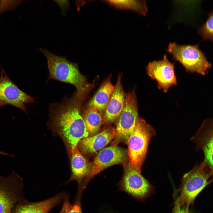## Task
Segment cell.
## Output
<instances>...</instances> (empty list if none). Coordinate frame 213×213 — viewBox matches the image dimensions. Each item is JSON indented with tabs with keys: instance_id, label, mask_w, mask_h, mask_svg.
Here are the masks:
<instances>
[{
	"instance_id": "obj_1",
	"label": "cell",
	"mask_w": 213,
	"mask_h": 213,
	"mask_svg": "<svg viewBox=\"0 0 213 213\" xmlns=\"http://www.w3.org/2000/svg\"><path fill=\"white\" fill-rule=\"evenodd\" d=\"M85 95L76 91L70 97L66 96L59 103L49 104L48 124L61 137L68 152L89 136L81 112Z\"/></svg>"
},
{
	"instance_id": "obj_2",
	"label": "cell",
	"mask_w": 213,
	"mask_h": 213,
	"mask_svg": "<svg viewBox=\"0 0 213 213\" xmlns=\"http://www.w3.org/2000/svg\"><path fill=\"white\" fill-rule=\"evenodd\" d=\"M40 50L46 57L49 71L48 79H53L74 85L77 92L86 94L91 85L80 72L77 64L65 57H60L45 49Z\"/></svg>"
},
{
	"instance_id": "obj_3",
	"label": "cell",
	"mask_w": 213,
	"mask_h": 213,
	"mask_svg": "<svg viewBox=\"0 0 213 213\" xmlns=\"http://www.w3.org/2000/svg\"><path fill=\"white\" fill-rule=\"evenodd\" d=\"M213 176L212 171L204 160L185 174L179 189L180 195L175 205L183 206L189 209L198 195L213 181V179L210 180Z\"/></svg>"
},
{
	"instance_id": "obj_4",
	"label": "cell",
	"mask_w": 213,
	"mask_h": 213,
	"mask_svg": "<svg viewBox=\"0 0 213 213\" xmlns=\"http://www.w3.org/2000/svg\"><path fill=\"white\" fill-rule=\"evenodd\" d=\"M155 133L151 126L139 117L135 128L126 142L128 164L140 172L146 156L149 141Z\"/></svg>"
},
{
	"instance_id": "obj_5",
	"label": "cell",
	"mask_w": 213,
	"mask_h": 213,
	"mask_svg": "<svg viewBox=\"0 0 213 213\" xmlns=\"http://www.w3.org/2000/svg\"><path fill=\"white\" fill-rule=\"evenodd\" d=\"M167 51L172 55L174 59L182 65L187 72L204 75L211 67V63L197 45H180L170 43Z\"/></svg>"
},
{
	"instance_id": "obj_6",
	"label": "cell",
	"mask_w": 213,
	"mask_h": 213,
	"mask_svg": "<svg viewBox=\"0 0 213 213\" xmlns=\"http://www.w3.org/2000/svg\"><path fill=\"white\" fill-rule=\"evenodd\" d=\"M25 199L19 175L13 171L7 176H0V213H12L15 205Z\"/></svg>"
},
{
	"instance_id": "obj_7",
	"label": "cell",
	"mask_w": 213,
	"mask_h": 213,
	"mask_svg": "<svg viewBox=\"0 0 213 213\" xmlns=\"http://www.w3.org/2000/svg\"><path fill=\"white\" fill-rule=\"evenodd\" d=\"M138 117L137 101L134 90L126 94L125 105L115 129L114 145L121 141L126 142L135 128Z\"/></svg>"
},
{
	"instance_id": "obj_8",
	"label": "cell",
	"mask_w": 213,
	"mask_h": 213,
	"mask_svg": "<svg viewBox=\"0 0 213 213\" xmlns=\"http://www.w3.org/2000/svg\"><path fill=\"white\" fill-rule=\"evenodd\" d=\"M35 102L34 98L20 90L2 69L0 76V108L11 105L26 112L25 104Z\"/></svg>"
},
{
	"instance_id": "obj_9",
	"label": "cell",
	"mask_w": 213,
	"mask_h": 213,
	"mask_svg": "<svg viewBox=\"0 0 213 213\" xmlns=\"http://www.w3.org/2000/svg\"><path fill=\"white\" fill-rule=\"evenodd\" d=\"M127 156V152L116 145L104 147L100 150L91 164L90 172L83 181L82 189L85 188L88 180L101 171L112 165L124 163Z\"/></svg>"
},
{
	"instance_id": "obj_10",
	"label": "cell",
	"mask_w": 213,
	"mask_h": 213,
	"mask_svg": "<svg viewBox=\"0 0 213 213\" xmlns=\"http://www.w3.org/2000/svg\"><path fill=\"white\" fill-rule=\"evenodd\" d=\"M146 69L149 76L157 81L158 88L164 93L167 92L171 86L177 84L174 64L169 61L166 54L161 60L149 62Z\"/></svg>"
},
{
	"instance_id": "obj_11",
	"label": "cell",
	"mask_w": 213,
	"mask_h": 213,
	"mask_svg": "<svg viewBox=\"0 0 213 213\" xmlns=\"http://www.w3.org/2000/svg\"><path fill=\"white\" fill-rule=\"evenodd\" d=\"M120 189L138 199H143L150 193L151 185L139 172L128 164L120 184Z\"/></svg>"
},
{
	"instance_id": "obj_12",
	"label": "cell",
	"mask_w": 213,
	"mask_h": 213,
	"mask_svg": "<svg viewBox=\"0 0 213 213\" xmlns=\"http://www.w3.org/2000/svg\"><path fill=\"white\" fill-rule=\"evenodd\" d=\"M191 140L195 143L196 149L203 152L204 160L213 174V117L203 121Z\"/></svg>"
},
{
	"instance_id": "obj_13",
	"label": "cell",
	"mask_w": 213,
	"mask_h": 213,
	"mask_svg": "<svg viewBox=\"0 0 213 213\" xmlns=\"http://www.w3.org/2000/svg\"><path fill=\"white\" fill-rule=\"evenodd\" d=\"M68 195L63 191L49 199L35 202L25 199L15 205L12 213H49L54 208L62 204Z\"/></svg>"
},
{
	"instance_id": "obj_14",
	"label": "cell",
	"mask_w": 213,
	"mask_h": 213,
	"mask_svg": "<svg viewBox=\"0 0 213 213\" xmlns=\"http://www.w3.org/2000/svg\"><path fill=\"white\" fill-rule=\"evenodd\" d=\"M115 129L109 127L92 136L84 138L79 142V150L84 154L96 153L107 145L116 135Z\"/></svg>"
},
{
	"instance_id": "obj_15",
	"label": "cell",
	"mask_w": 213,
	"mask_h": 213,
	"mask_svg": "<svg viewBox=\"0 0 213 213\" xmlns=\"http://www.w3.org/2000/svg\"><path fill=\"white\" fill-rule=\"evenodd\" d=\"M121 79V76H119L114 90L104 113L103 121L105 123H112L117 120L124 108L126 94Z\"/></svg>"
},
{
	"instance_id": "obj_16",
	"label": "cell",
	"mask_w": 213,
	"mask_h": 213,
	"mask_svg": "<svg viewBox=\"0 0 213 213\" xmlns=\"http://www.w3.org/2000/svg\"><path fill=\"white\" fill-rule=\"evenodd\" d=\"M70 157L71 173L70 178L66 182L77 181L79 189L89 174L91 164L79 150L78 146L68 152Z\"/></svg>"
},
{
	"instance_id": "obj_17",
	"label": "cell",
	"mask_w": 213,
	"mask_h": 213,
	"mask_svg": "<svg viewBox=\"0 0 213 213\" xmlns=\"http://www.w3.org/2000/svg\"><path fill=\"white\" fill-rule=\"evenodd\" d=\"M115 88L110 79H108L101 85L89 102L88 106L93 107L103 113Z\"/></svg>"
},
{
	"instance_id": "obj_18",
	"label": "cell",
	"mask_w": 213,
	"mask_h": 213,
	"mask_svg": "<svg viewBox=\"0 0 213 213\" xmlns=\"http://www.w3.org/2000/svg\"><path fill=\"white\" fill-rule=\"evenodd\" d=\"M82 115L89 136L97 134L103 122L102 113L93 107L88 106Z\"/></svg>"
},
{
	"instance_id": "obj_19",
	"label": "cell",
	"mask_w": 213,
	"mask_h": 213,
	"mask_svg": "<svg viewBox=\"0 0 213 213\" xmlns=\"http://www.w3.org/2000/svg\"><path fill=\"white\" fill-rule=\"evenodd\" d=\"M107 1L116 7L132 9L144 16L148 12L146 2L144 0H108Z\"/></svg>"
},
{
	"instance_id": "obj_20",
	"label": "cell",
	"mask_w": 213,
	"mask_h": 213,
	"mask_svg": "<svg viewBox=\"0 0 213 213\" xmlns=\"http://www.w3.org/2000/svg\"><path fill=\"white\" fill-rule=\"evenodd\" d=\"M198 31L204 40L213 41V10L209 13L206 22Z\"/></svg>"
},
{
	"instance_id": "obj_21",
	"label": "cell",
	"mask_w": 213,
	"mask_h": 213,
	"mask_svg": "<svg viewBox=\"0 0 213 213\" xmlns=\"http://www.w3.org/2000/svg\"><path fill=\"white\" fill-rule=\"evenodd\" d=\"M79 199L78 197L75 203L72 204L70 202L68 195L64 200L61 209L58 213H82Z\"/></svg>"
},
{
	"instance_id": "obj_22",
	"label": "cell",
	"mask_w": 213,
	"mask_h": 213,
	"mask_svg": "<svg viewBox=\"0 0 213 213\" xmlns=\"http://www.w3.org/2000/svg\"><path fill=\"white\" fill-rule=\"evenodd\" d=\"M173 213H190L189 209L184 206H180L175 205L173 209Z\"/></svg>"
},
{
	"instance_id": "obj_23",
	"label": "cell",
	"mask_w": 213,
	"mask_h": 213,
	"mask_svg": "<svg viewBox=\"0 0 213 213\" xmlns=\"http://www.w3.org/2000/svg\"><path fill=\"white\" fill-rule=\"evenodd\" d=\"M0 154L4 155H6V156H14L12 155L11 154H9L5 153V152H2V151H0Z\"/></svg>"
}]
</instances>
